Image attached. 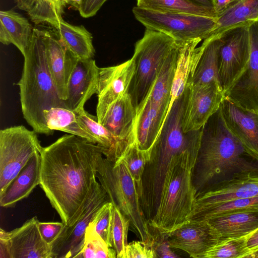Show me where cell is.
Returning <instances> with one entry per match:
<instances>
[{
  "label": "cell",
  "instance_id": "obj_1",
  "mask_svg": "<svg viewBox=\"0 0 258 258\" xmlns=\"http://www.w3.org/2000/svg\"><path fill=\"white\" fill-rule=\"evenodd\" d=\"M39 185L64 224L82 205L103 155L95 144L74 135H65L40 152Z\"/></svg>",
  "mask_w": 258,
  "mask_h": 258
},
{
  "label": "cell",
  "instance_id": "obj_2",
  "mask_svg": "<svg viewBox=\"0 0 258 258\" xmlns=\"http://www.w3.org/2000/svg\"><path fill=\"white\" fill-rule=\"evenodd\" d=\"M257 170L258 159L230 131L219 108L202 127L192 176L196 197L238 174Z\"/></svg>",
  "mask_w": 258,
  "mask_h": 258
},
{
  "label": "cell",
  "instance_id": "obj_3",
  "mask_svg": "<svg viewBox=\"0 0 258 258\" xmlns=\"http://www.w3.org/2000/svg\"><path fill=\"white\" fill-rule=\"evenodd\" d=\"M24 57L18 83L24 118L36 133L52 135L44 111L55 107H67L58 94L48 68L42 30L34 28L30 46Z\"/></svg>",
  "mask_w": 258,
  "mask_h": 258
},
{
  "label": "cell",
  "instance_id": "obj_4",
  "mask_svg": "<svg viewBox=\"0 0 258 258\" xmlns=\"http://www.w3.org/2000/svg\"><path fill=\"white\" fill-rule=\"evenodd\" d=\"M200 142L172 158L156 212L149 222L151 228L167 234L188 220L196 197L192 176Z\"/></svg>",
  "mask_w": 258,
  "mask_h": 258
},
{
  "label": "cell",
  "instance_id": "obj_5",
  "mask_svg": "<svg viewBox=\"0 0 258 258\" xmlns=\"http://www.w3.org/2000/svg\"><path fill=\"white\" fill-rule=\"evenodd\" d=\"M96 177L110 201L130 219L141 240L151 246V228L143 213L136 183L123 159L113 163L102 155Z\"/></svg>",
  "mask_w": 258,
  "mask_h": 258
},
{
  "label": "cell",
  "instance_id": "obj_6",
  "mask_svg": "<svg viewBox=\"0 0 258 258\" xmlns=\"http://www.w3.org/2000/svg\"><path fill=\"white\" fill-rule=\"evenodd\" d=\"M182 42L147 28L143 37L136 42L132 57L135 72L128 89L136 108L147 96L167 57Z\"/></svg>",
  "mask_w": 258,
  "mask_h": 258
},
{
  "label": "cell",
  "instance_id": "obj_7",
  "mask_svg": "<svg viewBox=\"0 0 258 258\" xmlns=\"http://www.w3.org/2000/svg\"><path fill=\"white\" fill-rule=\"evenodd\" d=\"M135 18L147 29L164 33L176 40L185 42L211 36L216 26V19L178 13H163L134 7Z\"/></svg>",
  "mask_w": 258,
  "mask_h": 258
},
{
  "label": "cell",
  "instance_id": "obj_8",
  "mask_svg": "<svg viewBox=\"0 0 258 258\" xmlns=\"http://www.w3.org/2000/svg\"><path fill=\"white\" fill-rule=\"evenodd\" d=\"M34 131L23 125L0 131V195L42 147Z\"/></svg>",
  "mask_w": 258,
  "mask_h": 258
},
{
  "label": "cell",
  "instance_id": "obj_9",
  "mask_svg": "<svg viewBox=\"0 0 258 258\" xmlns=\"http://www.w3.org/2000/svg\"><path fill=\"white\" fill-rule=\"evenodd\" d=\"M109 201L103 187L95 180L79 210L50 244L52 258L76 257L83 247L88 226L98 210Z\"/></svg>",
  "mask_w": 258,
  "mask_h": 258
},
{
  "label": "cell",
  "instance_id": "obj_10",
  "mask_svg": "<svg viewBox=\"0 0 258 258\" xmlns=\"http://www.w3.org/2000/svg\"><path fill=\"white\" fill-rule=\"evenodd\" d=\"M251 23L238 25L218 34L221 43L218 57V78L224 94L243 72L248 62L249 27Z\"/></svg>",
  "mask_w": 258,
  "mask_h": 258
},
{
  "label": "cell",
  "instance_id": "obj_11",
  "mask_svg": "<svg viewBox=\"0 0 258 258\" xmlns=\"http://www.w3.org/2000/svg\"><path fill=\"white\" fill-rule=\"evenodd\" d=\"M182 127L184 133L201 129L220 108L225 94L218 82L192 84L186 87Z\"/></svg>",
  "mask_w": 258,
  "mask_h": 258
},
{
  "label": "cell",
  "instance_id": "obj_12",
  "mask_svg": "<svg viewBox=\"0 0 258 258\" xmlns=\"http://www.w3.org/2000/svg\"><path fill=\"white\" fill-rule=\"evenodd\" d=\"M250 57L246 68L225 93V97L244 108L258 112V21L249 27Z\"/></svg>",
  "mask_w": 258,
  "mask_h": 258
},
{
  "label": "cell",
  "instance_id": "obj_13",
  "mask_svg": "<svg viewBox=\"0 0 258 258\" xmlns=\"http://www.w3.org/2000/svg\"><path fill=\"white\" fill-rule=\"evenodd\" d=\"M167 235L172 248L182 250L194 258H201L222 240L208 220L188 219Z\"/></svg>",
  "mask_w": 258,
  "mask_h": 258
},
{
  "label": "cell",
  "instance_id": "obj_14",
  "mask_svg": "<svg viewBox=\"0 0 258 258\" xmlns=\"http://www.w3.org/2000/svg\"><path fill=\"white\" fill-rule=\"evenodd\" d=\"M135 72L133 59L117 66L99 68L96 116L101 123L110 106L128 92Z\"/></svg>",
  "mask_w": 258,
  "mask_h": 258
},
{
  "label": "cell",
  "instance_id": "obj_15",
  "mask_svg": "<svg viewBox=\"0 0 258 258\" xmlns=\"http://www.w3.org/2000/svg\"><path fill=\"white\" fill-rule=\"evenodd\" d=\"M37 217L10 231L1 228L0 237L8 245L10 258H52L50 244L42 238Z\"/></svg>",
  "mask_w": 258,
  "mask_h": 258
},
{
  "label": "cell",
  "instance_id": "obj_16",
  "mask_svg": "<svg viewBox=\"0 0 258 258\" xmlns=\"http://www.w3.org/2000/svg\"><path fill=\"white\" fill-rule=\"evenodd\" d=\"M220 109L230 131L258 159V112L241 107L226 97Z\"/></svg>",
  "mask_w": 258,
  "mask_h": 258
},
{
  "label": "cell",
  "instance_id": "obj_17",
  "mask_svg": "<svg viewBox=\"0 0 258 258\" xmlns=\"http://www.w3.org/2000/svg\"><path fill=\"white\" fill-rule=\"evenodd\" d=\"M48 68L60 98H67L68 82L79 59L60 39L56 32L42 30Z\"/></svg>",
  "mask_w": 258,
  "mask_h": 258
},
{
  "label": "cell",
  "instance_id": "obj_18",
  "mask_svg": "<svg viewBox=\"0 0 258 258\" xmlns=\"http://www.w3.org/2000/svg\"><path fill=\"white\" fill-rule=\"evenodd\" d=\"M99 68L93 59H79L70 77L67 98V107L76 112L84 109L86 102L97 94Z\"/></svg>",
  "mask_w": 258,
  "mask_h": 258
},
{
  "label": "cell",
  "instance_id": "obj_19",
  "mask_svg": "<svg viewBox=\"0 0 258 258\" xmlns=\"http://www.w3.org/2000/svg\"><path fill=\"white\" fill-rule=\"evenodd\" d=\"M258 197V170L244 172L196 197L193 207ZM192 207V208H193Z\"/></svg>",
  "mask_w": 258,
  "mask_h": 258
},
{
  "label": "cell",
  "instance_id": "obj_20",
  "mask_svg": "<svg viewBox=\"0 0 258 258\" xmlns=\"http://www.w3.org/2000/svg\"><path fill=\"white\" fill-rule=\"evenodd\" d=\"M136 108L127 92L110 106L101 124L129 146L136 141Z\"/></svg>",
  "mask_w": 258,
  "mask_h": 258
},
{
  "label": "cell",
  "instance_id": "obj_21",
  "mask_svg": "<svg viewBox=\"0 0 258 258\" xmlns=\"http://www.w3.org/2000/svg\"><path fill=\"white\" fill-rule=\"evenodd\" d=\"M41 155L35 154L26 165L0 195V205L14 207L17 203L27 198L40 182Z\"/></svg>",
  "mask_w": 258,
  "mask_h": 258
},
{
  "label": "cell",
  "instance_id": "obj_22",
  "mask_svg": "<svg viewBox=\"0 0 258 258\" xmlns=\"http://www.w3.org/2000/svg\"><path fill=\"white\" fill-rule=\"evenodd\" d=\"M201 41V39H198L183 42L179 48L168 113L175 100L184 92L189 80L193 75L206 44L204 40L202 45L197 47V46Z\"/></svg>",
  "mask_w": 258,
  "mask_h": 258
},
{
  "label": "cell",
  "instance_id": "obj_23",
  "mask_svg": "<svg viewBox=\"0 0 258 258\" xmlns=\"http://www.w3.org/2000/svg\"><path fill=\"white\" fill-rule=\"evenodd\" d=\"M207 220L221 239L248 236L258 229V210L233 211Z\"/></svg>",
  "mask_w": 258,
  "mask_h": 258
},
{
  "label": "cell",
  "instance_id": "obj_24",
  "mask_svg": "<svg viewBox=\"0 0 258 258\" xmlns=\"http://www.w3.org/2000/svg\"><path fill=\"white\" fill-rule=\"evenodd\" d=\"M76 113L81 125L94 138L95 144L101 149L107 159L115 163L123 157L130 146L99 123L97 116L90 114L84 109Z\"/></svg>",
  "mask_w": 258,
  "mask_h": 258
},
{
  "label": "cell",
  "instance_id": "obj_25",
  "mask_svg": "<svg viewBox=\"0 0 258 258\" xmlns=\"http://www.w3.org/2000/svg\"><path fill=\"white\" fill-rule=\"evenodd\" d=\"M33 27L24 16L13 10L0 12V41L5 45L14 44L23 56L32 39Z\"/></svg>",
  "mask_w": 258,
  "mask_h": 258
},
{
  "label": "cell",
  "instance_id": "obj_26",
  "mask_svg": "<svg viewBox=\"0 0 258 258\" xmlns=\"http://www.w3.org/2000/svg\"><path fill=\"white\" fill-rule=\"evenodd\" d=\"M54 29L60 39L79 59L93 58L95 52L93 36L84 26L73 25L61 19Z\"/></svg>",
  "mask_w": 258,
  "mask_h": 258
},
{
  "label": "cell",
  "instance_id": "obj_27",
  "mask_svg": "<svg viewBox=\"0 0 258 258\" xmlns=\"http://www.w3.org/2000/svg\"><path fill=\"white\" fill-rule=\"evenodd\" d=\"M257 21L258 0H237L218 15L211 36L238 25Z\"/></svg>",
  "mask_w": 258,
  "mask_h": 258
},
{
  "label": "cell",
  "instance_id": "obj_28",
  "mask_svg": "<svg viewBox=\"0 0 258 258\" xmlns=\"http://www.w3.org/2000/svg\"><path fill=\"white\" fill-rule=\"evenodd\" d=\"M17 6L25 11L35 24L47 23L54 29L62 19L63 7L61 0H15Z\"/></svg>",
  "mask_w": 258,
  "mask_h": 258
},
{
  "label": "cell",
  "instance_id": "obj_29",
  "mask_svg": "<svg viewBox=\"0 0 258 258\" xmlns=\"http://www.w3.org/2000/svg\"><path fill=\"white\" fill-rule=\"evenodd\" d=\"M205 40V47L188 82L192 84H206L212 81L219 83L218 57L221 43L219 35L210 36Z\"/></svg>",
  "mask_w": 258,
  "mask_h": 258
},
{
  "label": "cell",
  "instance_id": "obj_30",
  "mask_svg": "<svg viewBox=\"0 0 258 258\" xmlns=\"http://www.w3.org/2000/svg\"><path fill=\"white\" fill-rule=\"evenodd\" d=\"M43 113L49 130L66 132L95 144L94 138L79 122L75 111L68 108L55 107L44 111Z\"/></svg>",
  "mask_w": 258,
  "mask_h": 258
},
{
  "label": "cell",
  "instance_id": "obj_31",
  "mask_svg": "<svg viewBox=\"0 0 258 258\" xmlns=\"http://www.w3.org/2000/svg\"><path fill=\"white\" fill-rule=\"evenodd\" d=\"M139 8L159 12L194 14L217 19V13L191 0H137Z\"/></svg>",
  "mask_w": 258,
  "mask_h": 258
},
{
  "label": "cell",
  "instance_id": "obj_32",
  "mask_svg": "<svg viewBox=\"0 0 258 258\" xmlns=\"http://www.w3.org/2000/svg\"><path fill=\"white\" fill-rule=\"evenodd\" d=\"M258 210V197L240 198L210 205L193 207L188 219L207 220L236 211Z\"/></svg>",
  "mask_w": 258,
  "mask_h": 258
},
{
  "label": "cell",
  "instance_id": "obj_33",
  "mask_svg": "<svg viewBox=\"0 0 258 258\" xmlns=\"http://www.w3.org/2000/svg\"><path fill=\"white\" fill-rule=\"evenodd\" d=\"M247 237L222 239L201 258H247L251 251L247 246Z\"/></svg>",
  "mask_w": 258,
  "mask_h": 258
},
{
  "label": "cell",
  "instance_id": "obj_34",
  "mask_svg": "<svg viewBox=\"0 0 258 258\" xmlns=\"http://www.w3.org/2000/svg\"><path fill=\"white\" fill-rule=\"evenodd\" d=\"M113 205L112 247L115 250L117 258H126L127 235L131 221L116 206Z\"/></svg>",
  "mask_w": 258,
  "mask_h": 258
},
{
  "label": "cell",
  "instance_id": "obj_35",
  "mask_svg": "<svg viewBox=\"0 0 258 258\" xmlns=\"http://www.w3.org/2000/svg\"><path fill=\"white\" fill-rule=\"evenodd\" d=\"M76 257L115 258L116 253L89 224L86 231L83 247Z\"/></svg>",
  "mask_w": 258,
  "mask_h": 258
},
{
  "label": "cell",
  "instance_id": "obj_36",
  "mask_svg": "<svg viewBox=\"0 0 258 258\" xmlns=\"http://www.w3.org/2000/svg\"><path fill=\"white\" fill-rule=\"evenodd\" d=\"M122 158L135 180L140 201L142 192V178L147 153L140 148L136 141L129 146Z\"/></svg>",
  "mask_w": 258,
  "mask_h": 258
},
{
  "label": "cell",
  "instance_id": "obj_37",
  "mask_svg": "<svg viewBox=\"0 0 258 258\" xmlns=\"http://www.w3.org/2000/svg\"><path fill=\"white\" fill-rule=\"evenodd\" d=\"M113 203L108 202L96 213L90 225L95 229L107 244L112 247L111 228Z\"/></svg>",
  "mask_w": 258,
  "mask_h": 258
},
{
  "label": "cell",
  "instance_id": "obj_38",
  "mask_svg": "<svg viewBox=\"0 0 258 258\" xmlns=\"http://www.w3.org/2000/svg\"><path fill=\"white\" fill-rule=\"evenodd\" d=\"M151 230L153 234L151 246L155 253L156 257H179V256L171 250L172 248L169 245L167 234L160 233L152 228Z\"/></svg>",
  "mask_w": 258,
  "mask_h": 258
},
{
  "label": "cell",
  "instance_id": "obj_39",
  "mask_svg": "<svg viewBox=\"0 0 258 258\" xmlns=\"http://www.w3.org/2000/svg\"><path fill=\"white\" fill-rule=\"evenodd\" d=\"M126 258H155L153 248L142 241H134L128 243Z\"/></svg>",
  "mask_w": 258,
  "mask_h": 258
},
{
  "label": "cell",
  "instance_id": "obj_40",
  "mask_svg": "<svg viewBox=\"0 0 258 258\" xmlns=\"http://www.w3.org/2000/svg\"><path fill=\"white\" fill-rule=\"evenodd\" d=\"M64 223L61 222H40L38 223L39 232L43 240L51 244L62 230Z\"/></svg>",
  "mask_w": 258,
  "mask_h": 258
},
{
  "label": "cell",
  "instance_id": "obj_41",
  "mask_svg": "<svg viewBox=\"0 0 258 258\" xmlns=\"http://www.w3.org/2000/svg\"><path fill=\"white\" fill-rule=\"evenodd\" d=\"M107 0H81L78 10L83 18L94 16Z\"/></svg>",
  "mask_w": 258,
  "mask_h": 258
},
{
  "label": "cell",
  "instance_id": "obj_42",
  "mask_svg": "<svg viewBox=\"0 0 258 258\" xmlns=\"http://www.w3.org/2000/svg\"><path fill=\"white\" fill-rule=\"evenodd\" d=\"M236 1L237 0H214L215 9L218 16Z\"/></svg>",
  "mask_w": 258,
  "mask_h": 258
},
{
  "label": "cell",
  "instance_id": "obj_43",
  "mask_svg": "<svg viewBox=\"0 0 258 258\" xmlns=\"http://www.w3.org/2000/svg\"><path fill=\"white\" fill-rule=\"evenodd\" d=\"M247 243L251 251L258 247V229L247 236Z\"/></svg>",
  "mask_w": 258,
  "mask_h": 258
},
{
  "label": "cell",
  "instance_id": "obj_44",
  "mask_svg": "<svg viewBox=\"0 0 258 258\" xmlns=\"http://www.w3.org/2000/svg\"><path fill=\"white\" fill-rule=\"evenodd\" d=\"M199 5L216 12L214 0H191Z\"/></svg>",
  "mask_w": 258,
  "mask_h": 258
},
{
  "label": "cell",
  "instance_id": "obj_45",
  "mask_svg": "<svg viewBox=\"0 0 258 258\" xmlns=\"http://www.w3.org/2000/svg\"><path fill=\"white\" fill-rule=\"evenodd\" d=\"M247 258H258V247L251 250Z\"/></svg>",
  "mask_w": 258,
  "mask_h": 258
},
{
  "label": "cell",
  "instance_id": "obj_46",
  "mask_svg": "<svg viewBox=\"0 0 258 258\" xmlns=\"http://www.w3.org/2000/svg\"><path fill=\"white\" fill-rule=\"evenodd\" d=\"M62 1L63 3H64L66 4L67 3H68V0H61Z\"/></svg>",
  "mask_w": 258,
  "mask_h": 258
}]
</instances>
